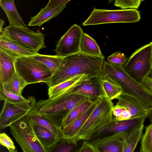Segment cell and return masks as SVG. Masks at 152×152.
<instances>
[{
    "mask_svg": "<svg viewBox=\"0 0 152 152\" xmlns=\"http://www.w3.org/2000/svg\"><path fill=\"white\" fill-rule=\"evenodd\" d=\"M61 66L46 83L52 87L76 76L87 75L91 77L100 75L104 56H97L79 52L64 57Z\"/></svg>",
    "mask_w": 152,
    "mask_h": 152,
    "instance_id": "1",
    "label": "cell"
},
{
    "mask_svg": "<svg viewBox=\"0 0 152 152\" xmlns=\"http://www.w3.org/2000/svg\"><path fill=\"white\" fill-rule=\"evenodd\" d=\"M90 99L85 96L66 92L54 98L39 100L32 110L61 129L62 122L67 115L77 106Z\"/></svg>",
    "mask_w": 152,
    "mask_h": 152,
    "instance_id": "2",
    "label": "cell"
},
{
    "mask_svg": "<svg viewBox=\"0 0 152 152\" xmlns=\"http://www.w3.org/2000/svg\"><path fill=\"white\" fill-rule=\"evenodd\" d=\"M101 75L114 80L121 87L122 93L136 99L148 110L152 108V94L140 83L131 77L122 67L104 60Z\"/></svg>",
    "mask_w": 152,
    "mask_h": 152,
    "instance_id": "3",
    "label": "cell"
},
{
    "mask_svg": "<svg viewBox=\"0 0 152 152\" xmlns=\"http://www.w3.org/2000/svg\"><path fill=\"white\" fill-rule=\"evenodd\" d=\"M112 100L102 96L78 132L77 141H87L93 135L110 123L113 120Z\"/></svg>",
    "mask_w": 152,
    "mask_h": 152,
    "instance_id": "4",
    "label": "cell"
},
{
    "mask_svg": "<svg viewBox=\"0 0 152 152\" xmlns=\"http://www.w3.org/2000/svg\"><path fill=\"white\" fill-rule=\"evenodd\" d=\"M11 134L24 152H47L35 134L33 121L27 114L9 126Z\"/></svg>",
    "mask_w": 152,
    "mask_h": 152,
    "instance_id": "5",
    "label": "cell"
},
{
    "mask_svg": "<svg viewBox=\"0 0 152 152\" xmlns=\"http://www.w3.org/2000/svg\"><path fill=\"white\" fill-rule=\"evenodd\" d=\"M141 19L140 11L135 8L109 10L94 7L88 18L82 25L84 26L102 24L134 23Z\"/></svg>",
    "mask_w": 152,
    "mask_h": 152,
    "instance_id": "6",
    "label": "cell"
},
{
    "mask_svg": "<svg viewBox=\"0 0 152 152\" xmlns=\"http://www.w3.org/2000/svg\"><path fill=\"white\" fill-rule=\"evenodd\" d=\"M17 73L28 84L41 82L47 83L52 73L44 64L31 57L18 58L15 62Z\"/></svg>",
    "mask_w": 152,
    "mask_h": 152,
    "instance_id": "7",
    "label": "cell"
},
{
    "mask_svg": "<svg viewBox=\"0 0 152 152\" xmlns=\"http://www.w3.org/2000/svg\"><path fill=\"white\" fill-rule=\"evenodd\" d=\"M151 53L150 43L134 51L122 67L129 75L141 84L152 68Z\"/></svg>",
    "mask_w": 152,
    "mask_h": 152,
    "instance_id": "8",
    "label": "cell"
},
{
    "mask_svg": "<svg viewBox=\"0 0 152 152\" xmlns=\"http://www.w3.org/2000/svg\"><path fill=\"white\" fill-rule=\"evenodd\" d=\"M2 32L37 53L40 50L46 47L44 42L45 35L39 31H35L26 27L10 25L3 28Z\"/></svg>",
    "mask_w": 152,
    "mask_h": 152,
    "instance_id": "9",
    "label": "cell"
},
{
    "mask_svg": "<svg viewBox=\"0 0 152 152\" xmlns=\"http://www.w3.org/2000/svg\"><path fill=\"white\" fill-rule=\"evenodd\" d=\"M35 98L30 96L25 101L17 103L4 102L0 114V128L3 129L27 115L36 103Z\"/></svg>",
    "mask_w": 152,
    "mask_h": 152,
    "instance_id": "10",
    "label": "cell"
},
{
    "mask_svg": "<svg viewBox=\"0 0 152 152\" xmlns=\"http://www.w3.org/2000/svg\"><path fill=\"white\" fill-rule=\"evenodd\" d=\"M83 32L81 28L77 24L71 26L56 43L54 50L56 55L64 57L80 52Z\"/></svg>",
    "mask_w": 152,
    "mask_h": 152,
    "instance_id": "11",
    "label": "cell"
},
{
    "mask_svg": "<svg viewBox=\"0 0 152 152\" xmlns=\"http://www.w3.org/2000/svg\"><path fill=\"white\" fill-rule=\"evenodd\" d=\"M69 94L83 95L93 100L103 96L101 88L100 75L83 81L73 87Z\"/></svg>",
    "mask_w": 152,
    "mask_h": 152,
    "instance_id": "12",
    "label": "cell"
},
{
    "mask_svg": "<svg viewBox=\"0 0 152 152\" xmlns=\"http://www.w3.org/2000/svg\"><path fill=\"white\" fill-rule=\"evenodd\" d=\"M146 117L131 118L123 121H112L95 134H101L111 133H123L128 134L144 122Z\"/></svg>",
    "mask_w": 152,
    "mask_h": 152,
    "instance_id": "13",
    "label": "cell"
},
{
    "mask_svg": "<svg viewBox=\"0 0 152 152\" xmlns=\"http://www.w3.org/2000/svg\"><path fill=\"white\" fill-rule=\"evenodd\" d=\"M127 135L123 133L113 134L94 140L91 143L98 152H123V140Z\"/></svg>",
    "mask_w": 152,
    "mask_h": 152,
    "instance_id": "14",
    "label": "cell"
},
{
    "mask_svg": "<svg viewBox=\"0 0 152 152\" xmlns=\"http://www.w3.org/2000/svg\"><path fill=\"white\" fill-rule=\"evenodd\" d=\"M0 49L7 51L18 58L31 57L37 53L26 47L18 41L5 34L0 33Z\"/></svg>",
    "mask_w": 152,
    "mask_h": 152,
    "instance_id": "15",
    "label": "cell"
},
{
    "mask_svg": "<svg viewBox=\"0 0 152 152\" xmlns=\"http://www.w3.org/2000/svg\"><path fill=\"white\" fill-rule=\"evenodd\" d=\"M18 58L0 49V83L3 85L11 80L17 73L15 62Z\"/></svg>",
    "mask_w": 152,
    "mask_h": 152,
    "instance_id": "16",
    "label": "cell"
},
{
    "mask_svg": "<svg viewBox=\"0 0 152 152\" xmlns=\"http://www.w3.org/2000/svg\"><path fill=\"white\" fill-rule=\"evenodd\" d=\"M102 97L94 100L92 104L84 113L62 129V136L64 138L66 139L76 138L79 131Z\"/></svg>",
    "mask_w": 152,
    "mask_h": 152,
    "instance_id": "17",
    "label": "cell"
},
{
    "mask_svg": "<svg viewBox=\"0 0 152 152\" xmlns=\"http://www.w3.org/2000/svg\"><path fill=\"white\" fill-rule=\"evenodd\" d=\"M116 99L118 100L117 104L124 107L130 112L131 118L146 117L147 110L134 97L122 93Z\"/></svg>",
    "mask_w": 152,
    "mask_h": 152,
    "instance_id": "18",
    "label": "cell"
},
{
    "mask_svg": "<svg viewBox=\"0 0 152 152\" xmlns=\"http://www.w3.org/2000/svg\"><path fill=\"white\" fill-rule=\"evenodd\" d=\"M51 7L47 10L42 8L35 16L31 17L28 26L39 27L48 22L51 19L58 16L66 7L67 4Z\"/></svg>",
    "mask_w": 152,
    "mask_h": 152,
    "instance_id": "19",
    "label": "cell"
},
{
    "mask_svg": "<svg viewBox=\"0 0 152 152\" xmlns=\"http://www.w3.org/2000/svg\"><path fill=\"white\" fill-rule=\"evenodd\" d=\"M91 77L87 75L76 76L55 86L49 87L48 98H54L67 91L79 84L83 81Z\"/></svg>",
    "mask_w": 152,
    "mask_h": 152,
    "instance_id": "20",
    "label": "cell"
},
{
    "mask_svg": "<svg viewBox=\"0 0 152 152\" xmlns=\"http://www.w3.org/2000/svg\"><path fill=\"white\" fill-rule=\"evenodd\" d=\"M33 124L34 131L38 140L47 152H50L60 138L47 129L34 122Z\"/></svg>",
    "mask_w": 152,
    "mask_h": 152,
    "instance_id": "21",
    "label": "cell"
},
{
    "mask_svg": "<svg viewBox=\"0 0 152 152\" xmlns=\"http://www.w3.org/2000/svg\"><path fill=\"white\" fill-rule=\"evenodd\" d=\"M0 6L5 13L10 25L26 27L16 8L14 0H0Z\"/></svg>",
    "mask_w": 152,
    "mask_h": 152,
    "instance_id": "22",
    "label": "cell"
},
{
    "mask_svg": "<svg viewBox=\"0 0 152 152\" xmlns=\"http://www.w3.org/2000/svg\"><path fill=\"white\" fill-rule=\"evenodd\" d=\"M101 88L103 96L112 100L123 92L121 86L116 82L105 76L100 74Z\"/></svg>",
    "mask_w": 152,
    "mask_h": 152,
    "instance_id": "23",
    "label": "cell"
},
{
    "mask_svg": "<svg viewBox=\"0 0 152 152\" xmlns=\"http://www.w3.org/2000/svg\"><path fill=\"white\" fill-rule=\"evenodd\" d=\"M27 115L34 122L49 130L58 138L63 137L62 129L49 119L32 110Z\"/></svg>",
    "mask_w": 152,
    "mask_h": 152,
    "instance_id": "24",
    "label": "cell"
},
{
    "mask_svg": "<svg viewBox=\"0 0 152 152\" xmlns=\"http://www.w3.org/2000/svg\"><path fill=\"white\" fill-rule=\"evenodd\" d=\"M144 128L143 123L128 134L123 140V152H133L141 139Z\"/></svg>",
    "mask_w": 152,
    "mask_h": 152,
    "instance_id": "25",
    "label": "cell"
},
{
    "mask_svg": "<svg viewBox=\"0 0 152 152\" xmlns=\"http://www.w3.org/2000/svg\"><path fill=\"white\" fill-rule=\"evenodd\" d=\"M80 52L91 55L104 56L95 40L84 32L81 38Z\"/></svg>",
    "mask_w": 152,
    "mask_h": 152,
    "instance_id": "26",
    "label": "cell"
},
{
    "mask_svg": "<svg viewBox=\"0 0 152 152\" xmlns=\"http://www.w3.org/2000/svg\"><path fill=\"white\" fill-rule=\"evenodd\" d=\"M45 65L50 70L52 75L61 66L64 61V57L57 55H42L37 53L32 56Z\"/></svg>",
    "mask_w": 152,
    "mask_h": 152,
    "instance_id": "27",
    "label": "cell"
},
{
    "mask_svg": "<svg viewBox=\"0 0 152 152\" xmlns=\"http://www.w3.org/2000/svg\"><path fill=\"white\" fill-rule=\"evenodd\" d=\"M0 84L7 91L20 96H22L23 89L28 85L17 73L9 82L3 85Z\"/></svg>",
    "mask_w": 152,
    "mask_h": 152,
    "instance_id": "28",
    "label": "cell"
},
{
    "mask_svg": "<svg viewBox=\"0 0 152 152\" xmlns=\"http://www.w3.org/2000/svg\"><path fill=\"white\" fill-rule=\"evenodd\" d=\"M94 100L90 99L87 100L72 110L63 120L61 126V129L69 125L84 113L92 104Z\"/></svg>",
    "mask_w": 152,
    "mask_h": 152,
    "instance_id": "29",
    "label": "cell"
},
{
    "mask_svg": "<svg viewBox=\"0 0 152 152\" xmlns=\"http://www.w3.org/2000/svg\"><path fill=\"white\" fill-rule=\"evenodd\" d=\"M78 141L75 138L66 139L62 137L58 140L50 152H72L77 146Z\"/></svg>",
    "mask_w": 152,
    "mask_h": 152,
    "instance_id": "30",
    "label": "cell"
},
{
    "mask_svg": "<svg viewBox=\"0 0 152 152\" xmlns=\"http://www.w3.org/2000/svg\"><path fill=\"white\" fill-rule=\"evenodd\" d=\"M139 151L140 152H152V124L145 128V132L141 138Z\"/></svg>",
    "mask_w": 152,
    "mask_h": 152,
    "instance_id": "31",
    "label": "cell"
},
{
    "mask_svg": "<svg viewBox=\"0 0 152 152\" xmlns=\"http://www.w3.org/2000/svg\"><path fill=\"white\" fill-rule=\"evenodd\" d=\"M27 99L22 96H20L5 90L0 84V100L11 103H17L25 101Z\"/></svg>",
    "mask_w": 152,
    "mask_h": 152,
    "instance_id": "32",
    "label": "cell"
},
{
    "mask_svg": "<svg viewBox=\"0 0 152 152\" xmlns=\"http://www.w3.org/2000/svg\"><path fill=\"white\" fill-rule=\"evenodd\" d=\"M128 58L125 55L120 51H117L107 58V61L113 64L123 67Z\"/></svg>",
    "mask_w": 152,
    "mask_h": 152,
    "instance_id": "33",
    "label": "cell"
},
{
    "mask_svg": "<svg viewBox=\"0 0 152 152\" xmlns=\"http://www.w3.org/2000/svg\"><path fill=\"white\" fill-rule=\"evenodd\" d=\"M114 5L122 9H138L140 6V0H114Z\"/></svg>",
    "mask_w": 152,
    "mask_h": 152,
    "instance_id": "34",
    "label": "cell"
},
{
    "mask_svg": "<svg viewBox=\"0 0 152 152\" xmlns=\"http://www.w3.org/2000/svg\"><path fill=\"white\" fill-rule=\"evenodd\" d=\"M0 143L1 145L6 147L9 152H17L13 141L4 133L0 134Z\"/></svg>",
    "mask_w": 152,
    "mask_h": 152,
    "instance_id": "35",
    "label": "cell"
},
{
    "mask_svg": "<svg viewBox=\"0 0 152 152\" xmlns=\"http://www.w3.org/2000/svg\"><path fill=\"white\" fill-rule=\"evenodd\" d=\"M78 152H98L92 143L88 142L87 141H83V144L78 150Z\"/></svg>",
    "mask_w": 152,
    "mask_h": 152,
    "instance_id": "36",
    "label": "cell"
},
{
    "mask_svg": "<svg viewBox=\"0 0 152 152\" xmlns=\"http://www.w3.org/2000/svg\"><path fill=\"white\" fill-rule=\"evenodd\" d=\"M71 0H49L48 3L44 9L47 10L51 7L67 3Z\"/></svg>",
    "mask_w": 152,
    "mask_h": 152,
    "instance_id": "37",
    "label": "cell"
},
{
    "mask_svg": "<svg viewBox=\"0 0 152 152\" xmlns=\"http://www.w3.org/2000/svg\"><path fill=\"white\" fill-rule=\"evenodd\" d=\"M131 118L130 113L128 110L125 109L119 116L113 118V119L115 121H123L131 119Z\"/></svg>",
    "mask_w": 152,
    "mask_h": 152,
    "instance_id": "38",
    "label": "cell"
},
{
    "mask_svg": "<svg viewBox=\"0 0 152 152\" xmlns=\"http://www.w3.org/2000/svg\"><path fill=\"white\" fill-rule=\"evenodd\" d=\"M142 84L152 94V80L146 76L143 80Z\"/></svg>",
    "mask_w": 152,
    "mask_h": 152,
    "instance_id": "39",
    "label": "cell"
},
{
    "mask_svg": "<svg viewBox=\"0 0 152 152\" xmlns=\"http://www.w3.org/2000/svg\"><path fill=\"white\" fill-rule=\"evenodd\" d=\"M125 109L124 107L117 104L115 105H114L112 108L113 118L119 116Z\"/></svg>",
    "mask_w": 152,
    "mask_h": 152,
    "instance_id": "40",
    "label": "cell"
},
{
    "mask_svg": "<svg viewBox=\"0 0 152 152\" xmlns=\"http://www.w3.org/2000/svg\"><path fill=\"white\" fill-rule=\"evenodd\" d=\"M146 118L149 120L150 124H152V108L147 110Z\"/></svg>",
    "mask_w": 152,
    "mask_h": 152,
    "instance_id": "41",
    "label": "cell"
},
{
    "mask_svg": "<svg viewBox=\"0 0 152 152\" xmlns=\"http://www.w3.org/2000/svg\"><path fill=\"white\" fill-rule=\"evenodd\" d=\"M0 33H1L3 31V26L4 23L5 21L0 19Z\"/></svg>",
    "mask_w": 152,
    "mask_h": 152,
    "instance_id": "42",
    "label": "cell"
},
{
    "mask_svg": "<svg viewBox=\"0 0 152 152\" xmlns=\"http://www.w3.org/2000/svg\"><path fill=\"white\" fill-rule=\"evenodd\" d=\"M147 77L151 80H152V68L147 75Z\"/></svg>",
    "mask_w": 152,
    "mask_h": 152,
    "instance_id": "43",
    "label": "cell"
},
{
    "mask_svg": "<svg viewBox=\"0 0 152 152\" xmlns=\"http://www.w3.org/2000/svg\"><path fill=\"white\" fill-rule=\"evenodd\" d=\"M150 44L151 47V67L152 68V41L150 43Z\"/></svg>",
    "mask_w": 152,
    "mask_h": 152,
    "instance_id": "44",
    "label": "cell"
},
{
    "mask_svg": "<svg viewBox=\"0 0 152 152\" xmlns=\"http://www.w3.org/2000/svg\"><path fill=\"white\" fill-rule=\"evenodd\" d=\"M114 0H108V4L112 3Z\"/></svg>",
    "mask_w": 152,
    "mask_h": 152,
    "instance_id": "45",
    "label": "cell"
},
{
    "mask_svg": "<svg viewBox=\"0 0 152 152\" xmlns=\"http://www.w3.org/2000/svg\"><path fill=\"white\" fill-rule=\"evenodd\" d=\"M144 0H140V1H144Z\"/></svg>",
    "mask_w": 152,
    "mask_h": 152,
    "instance_id": "46",
    "label": "cell"
}]
</instances>
